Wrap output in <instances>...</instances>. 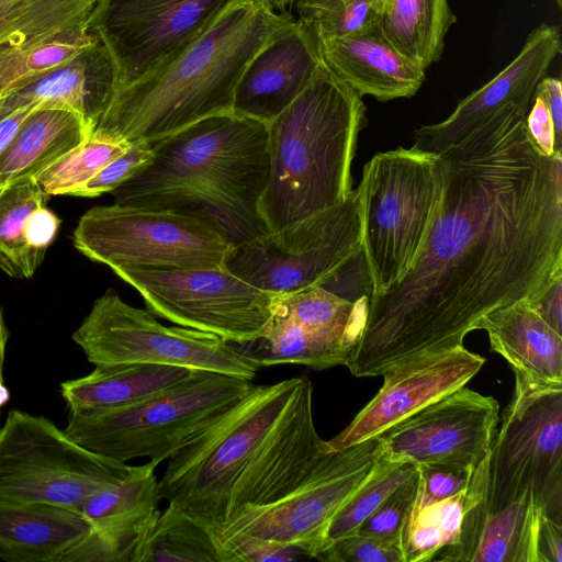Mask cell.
<instances>
[{
  "mask_svg": "<svg viewBox=\"0 0 562 562\" xmlns=\"http://www.w3.org/2000/svg\"><path fill=\"white\" fill-rule=\"evenodd\" d=\"M528 111L507 108L440 153L438 217L411 269L370 295L352 375L463 346L486 314L562 276V155L535 145Z\"/></svg>",
  "mask_w": 562,
  "mask_h": 562,
  "instance_id": "1",
  "label": "cell"
},
{
  "mask_svg": "<svg viewBox=\"0 0 562 562\" xmlns=\"http://www.w3.org/2000/svg\"><path fill=\"white\" fill-rule=\"evenodd\" d=\"M151 144L150 164L111 192L115 203L200 212L234 246L268 233L260 214L270 171L267 123L228 112Z\"/></svg>",
  "mask_w": 562,
  "mask_h": 562,
  "instance_id": "2",
  "label": "cell"
},
{
  "mask_svg": "<svg viewBox=\"0 0 562 562\" xmlns=\"http://www.w3.org/2000/svg\"><path fill=\"white\" fill-rule=\"evenodd\" d=\"M290 13L236 0L191 45L142 80L117 89L94 131L156 142L213 115L233 112L238 80Z\"/></svg>",
  "mask_w": 562,
  "mask_h": 562,
  "instance_id": "3",
  "label": "cell"
},
{
  "mask_svg": "<svg viewBox=\"0 0 562 562\" xmlns=\"http://www.w3.org/2000/svg\"><path fill=\"white\" fill-rule=\"evenodd\" d=\"M366 110L362 97L323 63L300 95L268 123L270 171L260 201L268 233L349 196Z\"/></svg>",
  "mask_w": 562,
  "mask_h": 562,
  "instance_id": "4",
  "label": "cell"
},
{
  "mask_svg": "<svg viewBox=\"0 0 562 562\" xmlns=\"http://www.w3.org/2000/svg\"><path fill=\"white\" fill-rule=\"evenodd\" d=\"M305 376L251 391L167 460L161 499L181 508L214 533L227 501L292 412Z\"/></svg>",
  "mask_w": 562,
  "mask_h": 562,
  "instance_id": "5",
  "label": "cell"
},
{
  "mask_svg": "<svg viewBox=\"0 0 562 562\" xmlns=\"http://www.w3.org/2000/svg\"><path fill=\"white\" fill-rule=\"evenodd\" d=\"M445 187L440 154L398 147L364 165L356 191L371 294L389 290L417 260L438 217Z\"/></svg>",
  "mask_w": 562,
  "mask_h": 562,
  "instance_id": "6",
  "label": "cell"
},
{
  "mask_svg": "<svg viewBox=\"0 0 562 562\" xmlns=\"http://www.w3.org/2000/svg\"><path fill=\"white\" fill-rule=\"evenodd\" d=\"M254 383L196 370L172 387L132 405L68 412L65 431L81 447L124 462L170 459L226 409L246 396Z\"/></svg>",
  "mask_w": 562,
  "mask_h": 562,
  "instance_id": "7",
  "label": "cell"
},
{
  "mask_svg": "<svg viewBox=\"0 0 562 562\" xmlns=\"http://www.w3.org/2000/svg\"><path fill=\"white\" fill-rule=\"evenodd\" d=\"M72 240L80 254L113 271L225 268L234 246L200 212L117 203L88 210Z\"/></svg>",
  "mask_w": 562,
  "mask_h": 562,
  "instance_id": "8",
  "label": "cell"
},
{
  "mask_svg": "<svg viewBox=\"0 0 562 562\" xmlns=\"http://www.w3.org/2000/svg\"><path fill=\"white\" fill-rule=\"evenodd\" d=\"M515 375L487 460L490 512L531 493L542 515L562 524V384Z\"/></svg>",
  "mask_w": 562,
  "mask_h": 562,
  "instance_id": "9",
  "label": "cell"
},
{
  "mask_svg": "<svg viewBox=\"0 0 562 562\" xmlns=\"http://www.w3.org/2000/svg\"><path fill=\"white\" fill-rule=\"evenodd\" d=\"M131 465L94 453L45 416L12 409L0 427V499L81 512L94 493L117 484Z\"/></svg>",
  "mask_w": 562,
  "mask_h": 562,
  "instance_id": "10",
  "label": "cell"
},
{
  "mask_svg": "<svg viewBox=\"0 0 562 562\" xmlns=\"http://www.w3.org/2000/svg\"><path fill=\"white\" fill-rule=\"evenodd\" d=\"M71 338L94 366L164 364L250 381L259 370L236 344L191 328L167 327L148 310L124 302L112 289L93 302Z\"/></svg>",
  "mask_w": 562,
  "mask_h": 562,
  "instance_id": "11",
  "label": "cell"
},
{
  "mask_svg": "<svg viewBox=\"0 0 562 562\" xmlns=\"http://www.w3.org/2000/svg\"><path fill=\"white\" fill-rule=\"evenodd\" d=\"M362 251L357 191L341 203L235 245L225 268L283 296L321 285Z\"/></svg>",
  "mask_w": 562,
  "mask_h": 562,
  "instance_id": "12",
  "label": "cell"
},
{
  "mask_svg": "<svg viewBox=\"0 0 562 562\" xmlns=\"http://www.w3.org/2000/svg\"><path fill=\"white\" fill-rule=\"evenodd\" d=\"M155 316L236 345L260 337L280 295L220 269H117Z\"/></svg>",
  "mask_w": 562,
  "mask_h": 562,
  "instance_id": "13",
  "label": "cell"
},
{
  "mask_svg": "<svg viewBox=\"0 0 562 562\" xmlns=\"http://www.w3.org/2000/svg\"><path fill=\"white\" fill-rule=\"evenodd\" d=\"M378 458V437L329 451L286 496L241 510L215 535L221 542L239 536L268 539L314 559L331 519L364 483Z\"/></svg>",
  "mask_w": 562,
  "mask_h": 562,
  "instance_id": "14",
  "label": "cell"
},
{
  "mask_svg": "<svg viewBox=\"0 0 562 562\" xmlns=\"http://www.w3.org/2000/svg\"><path fill=\"white\" fill-rule=\"evenodd\" d=\"M235 1L98 0L88 29L113 59L117 90L180 54Z\"/></svg>",
  "mask_w": 562,
  "mask_h": 562,
  "instance_id": "15",
  "label": "cell"
},
{
  "mask_svg": "<svg viewBox=\"0 0 562 562\" xmlns=\"http://www.w3.org/2000/svg\"><path fill=\"white\" fill-rule=\"evenodd\" d=\"M498 422L494 397L462 386L381 434L379 454L416 467L472 471L488 456Z\"/></svg>",
  "mask_w": 562,
  "mask_h": 562,
  "instance_id": "16",
  "label": "cell"
},
{
  "mask_svg": "<svg viewBox=\"0 0 562 562\" xmlns=\"http://www.w3.org/2000/svg\"><path fill=\"white\" fill-rule=\"evenodd\" d=\"M485 358L464 346L426 353L402 362L382 374L375 396L333 439L326 450H341L376 438L424 407L449 395L476 375Z\"/></svg>",
  "mask_w": 562,
  "mask_h": 562,
  "instance_id": "17",
  "label": "cell"
},
{
  "mask_svg": "<svg viewBox=\"0 0 562 562\" xmlns=\"http://www.w3.org/2000/svg\"><path fill=\"white\" fill-rule=\"evenodd\" d=\"M157 465H131L117 484L85 502L81 513L90 530L61 562H135L160 513Z\"/></svg>",
  "mask_w": 562,
  "mask_h": 562,
  "instance_id": "18",
  "label": "cell"
},
{
  "mask_svg": "<svg viewBox=\"0 0 562 562\" xmlns=\"http://www.w3.org/2000/svg\"><path fill=\"white\" fill-rule=\"evenodd\" d=\"M560 52L557 26L535 27L518 55L492 80L460 100L442 122L417 128L412 147L440 154L501 111L516 105L529 109L538 82Z\"/></svg>",
  "mask_w": 562,
  "mask_h": 562,
  "instance_id": "19",
  "label": "cell"
},
{
  "mask_svg": "<svg viewBox=\"0 0 562 562\" xmlns=\"http://www.w3.org/2000/svg\"><path fill=\"white\" fill-rule=\"evenodd\" d=\"M323 63L318 36L293 16L286 19L245 67L233 112L268 124L300 95Z\"/></svg>",
  "mask_w": 562,
  "mask_h": 562,
  "instance_id": "20",
  "label": "cell"
},
{
  "mask_svg": "<svg viewBox=\"0 0 562 562\" xmlns=\"http://www.w3.org/2000/svg\"><path fill=\"white\" fill-rule=\"evenodd\" d=\"M490 454V453H488ZM488 456L470 475L467 508L454 542L432 561L537 562V535L542 512L531 493L501 510L485 504Z\"/></svg>",
  "mask_w": 562,
  "mask_h": 562,
  "instance_id": "21",
  "label": "cell"
},
{
  "mask_svg": "<svg viewBox=\"0 0 562 562\" xmlns=\"http://www.w3.org/2000/svg\"><path fill=\"white\" fill-rule=\"evenodd\" d=\"M117 88L116 68L99 41L66 64L0 100V119L23 106L75 111L94 131Z\"/></svg>",
  "mask_w": 562,
  "mask_h": 562,
  "instance_id": "22",
  "label": "cell"
},
{
  "mask_svg": "<svg viewBox=\"0 0 562 562\" xmlns=\"http://www.w3.org/2000/svg\"><path fill=\"white\" fill-rule=\"evenodd\" d=\"M324 64L359 95L380 101L409 98L425 80V70L401 54L379 26L321 41Z\"/></svg>",
  "mask_w": 562,
  "mask_h": 562,
  "instance_id": "23",
  "label": "cell"
},
{
  "mask_svg": "<svg viewBox=\"0 0 562 562\" xmlns=\"http://www.w3.org/2000/svg\"><path fill=\"white\" fill-rule=\"evenodd\" d=\"M82 513L47 503L0 499V559L61 562L89 532Z\"/></svg>",
  "mask_w": 562,
  "mask_h": 562,
  "instance_id": "24",
  "label": "cell"
},
{
  "mask_svg": "<svg viewBox=\"0 0 562 562\" xmlns=\"http://www.w3.org/2000/svg\"><path fill=\"white\" fill-rule=\"evenodd\" d=\"M476 329L487 333L491 349L513 371L531 379L562 384V335L550 327L528 299L486 314Z\"/></svg>",
  "mask_w": 562,
  "mask_h": 562,
  "instance_id": "25",
  "label": "cell"
},
{
  "mask_svg": "<svg viewBox=\"0 0 562 562\" xmlns=\"http://www.w3.org/2000/svg\"><path fill=\"white\" fill-rule=\"evenodd\" d=\"M92 132L91 126L75 111L36 108L0 155V187L34 180Z\"/></svg>",
  "mask_w": 562,
  "mask_h": 562,
  "instance_id": "26",
  "label": "cell"
},
{
  "mask_svg": "<svg viewBox=\"0 0 562 562\" xmlns=\"http://www.w3.org/2000/svg\"><path fill=\"white\" fill-rule=\"evenodd\" d=\"M196 370L151 363L95 366L87 375L61 383L68 412L132 405L190 379Z\"/></svg>",
  "mask_w": 562,
  "mask_h": 562,
  "instance_id": "27",
  "label": "cell"
},
{
  "mask_svg": "<svg viewBox=\"0 0 562 562\" xmlns=\"http://www.w3.org/2000/svg\"><path fill=\"white\" fill-rule=\"evenodd\" d=\"M237 346L259 368L292 363L315 370L347 366L356 348L342 337L301 325L277 305L260 337Z\"/></svg>",
  "mask_w": 562,
  "mask_h": 562,
  "instance_id": "28",
  "label": "cell"
},
{
  "mask_svg": "<svg viewBox=\"0 0 562 562\" xmlns=\"http://www.w3.org/2000/svg\"><path fill=\"white\" fill-rule=\"evenodd\" d=\"M457 22L448 0H383L378 26L406 58L426 70L442 55Z\"/></svg>",
  "mask_w": 562,
  "mask_h": 562,
  "instance_id": "29",
  "label": "cell"
},
{
  "mask_svg": "<svg viewBox=\"0 0 562 562\" xmlns=\"http://www.w3.org/2000/svg\"><path fill=\"white\" fill-rule=\"evenodd\" d=\"M98 0H0V63L63 32L88 25Z\"/></svg>",
  "mask_w": 562,
  "mask_h": 562,
  "instance_id": "30",
  "label": "cell"
},
{
  "mask_svg": "<svg viewBox=\"0 0 562 562\" xmlns=\"http://www.w3.org/2000/svg\"><path fill=\"white\" fill-rule=\"evenodd\" d=\"M135 562H234L212 529L168 504L158 515Z\"/></svg>",
  "mask_w": 562,
  "mask_h": 562,
  "instance_id": "31",
  "label": "cell"
},
{
  "mask_svg": "<svg viewBox=\"0 0 562 562\" xmlns=\"http://www.w3.org/2000/svg\"><path fill=\"white\" fill-rule=\"evenodd\" d=\"M46 196L34 180L0 187V270L11 278H32L44 259L29 245L26 224Z\"/></svg>",
  "mask_w": 562,
  "mask_h": 562,
  "instance_id": "32",
  "label": "cell"
},
{
  "mask_svg": "<svg viewBox=\"0 0 562 562\" xmlns=\"http://www.w3.org/2000/svg\"><path fill=\"white\" fill-rule=\"evenodd\" d=\"M369 297L342 299L321 285L280 296L277 306L301 325L342 337L357 346L364 326Z\"/></svg>",
  "mask_w": 562,
  "mask_h": 562,
  "instance_id": "33",
  "label": "cell"
},
{
  "mask_svg": "<svg viewBox=\"0 0 562 562\" xmlns=\"http://www.w3.org/2000/svg\"><path fill=\"white\" fill-rule=\"evenodd\" d=\"M131 142L93 131L81 144L34 178L48 195L69 194L78 191L111 160L126 151Z\"/></svg>",
  "mask_w": 562,
  "mask_h": 562,
  "instance_id": "34",
  "label": "cell"
},
{
  "mask_svg": "<svg viewBox=\"0 0 562 562\" xmlns=\"http://www.w3.org/2000/svg\"><path fill=\"white\" fill-rule=\"evenodd\" d=\"M467 508V487L440 502L413 506L402 533L404 562L432 561L456 541Z\"/></svg>",
  "mask_w": 562,
  "mask_h": 562,
  "instance_id": "35",
  "label": "cell"
},
{
  "mask_svg": "<svg viewBox=\"0 0 562 562\" xmlns=\"http://www.w3.org/2000/svg\"><path fill=\"white\" fill-rule=\"evenodd\" d=\"M98 41L88 25L63 32L0 63V100L66 64Z\"/></svg>",
  "mask_w": 562,
  "mask_h": 562,
  "instance_id": "36",
  "label": "cell"
},
{
  "mask_svg": "<svg viewBox=\"0 0 562 562\" xmlns=\"http://www.w3.org/2000/svg\"><path fill=\"white\" fill-rule=\"evenodd\" d=\"M417 470L414 464L387 461L379 454L368 479L331 519L316 555L335 541L356 533L387 496Z\"/></svg>",
  "mask_w": 562,
  "mask_h": 562,
  "instance_id": "37",
  "label": "cell"
},
{
  "mask_svg": "<svg viewBox=\"0 0 562 562\" xmlns=\"http://www.w3.org/2000/svg\"><path fill=\"white\" fill-rule=\"evenodd\" d=\"M383 0H295L299 21L318 38L344 37L379 23Z\"/></svg>",
  "mask_w": 562,
  "mask_h": 562,
  "instance_id": "38",
  "label": "cell"
},
{
  "mask_svg": "<svg viewBox=\"0 0 562 562\" xmlns=\"http://www.w3.org/2000/svg\"><path fill=\"white\" fill-rule=\"evenodd\" d=\"M418 490L419 471L417 470L412 477L387 496L356 533L401 540Z\"/></svg>",
  "mask_w": 562,
  "mask_h": 562,
  "instance_id": "39",
  "label": "cell"
},
{
  "mask_svg": "<svg viewBox=\"0 0 562 562\" xmlns=\"http://www.w3.org/2000/svg\"><path fill=\"white\" fill-rule=\"evenodd\" d=\"M315 559L326 562H404L400 539L353 533L341 538Z\"/></svg>",
  "mask_w": 562,
  "mask_h": 562,
  "instance_id": "40",
  "label": "cell"
},
{
  "mask_svg": "<svg viewBox=\"0 0 562 562\" xmlns=\"http://www.w3.org/2000/svg\"><path fill=\"white\" fill-rule=\"evenodd\" d=\"M131 147L105 165L76 194L95 198L112 192L119 186L150 164L154 157L153 144L147 140L131 142Z\"/></svg>",
  "mask_w": 562,
  "mask_h": 562,
  "instance_id": "41",
  "label": "cell"
},
{
  "mask_svg": "<svg viewBox=\"0 0 562 562\" xmlns=\"http://www.w3.org/2000/svg\"><path fill=\"white\" fill-rule=\"evenodd\" d=\"M419 471V490L415 507L427 506L449 498L463 491L471 472L442 465H422Z\"/></svg>",
  "mask_w": 562,
  "mask_h": 562,
  "instance_id": "42",
  "label": "cell"
},
{
  "mask_svg": "<svg viewBox=\"0 0 562 562\" xmlns=\"http://www.w3.org/2000/svg\"><path fill=\"white\" fill-rule=\"evenodd\" d=\"M222 544L234 562H291L304 555L293 547L251 536L234 537Z\"/></svg>",
  "mask_w": 562,
  "mask_h": 562,
  "instance_id": "43",
  "label": "cell"
},
{
  "mask_svg": "<svg viewBox=\"0 0 562 562\" xmlns=\"http://www.w3.org/2000/svg\"><path fill=\"white\" fill-rule=\"evenodd\" d=\"M526 128L535 145L547 156L562 155V145L558 142L554 124L543 100L532 97L526 116Z\"/></svg>",
  "mask_w": 562,
  "mask_h": 562,
  "instance_id": "44",
  "label": "cell"
},
{
  "mask_svg": "<svg viewBox=\"0 0 562 562\" xmlns=\"http://www.w3.org/2000/svg\"><path fill=\"white\" fill-rule=\"evenodd\" d=\"M60 220L54 212L42 205L35 209L26 224V239L29 245L40 254L45 255L46 249L56 237Z\"/></svg>",
  "mask_w": 562,
  "mask_h": 562,
  "instance_id": "45",
  "label": "cell"
},
{
  "mask_svg": "<svg viewBox=\"0 0 562 562\" xmlns=\"http://www.w3.org/2000/svg\"><path fill=\"white\" fill-rule=\"evenodd\" d=\"M529 303L550 327L562 335V276L552 280Z\"/></svg>",
  "mask_w": 562,
  "mask_h": 562,
  "instance_id": "46",
  "label": "cell"
},
{
  "mask_svg": "<svg viewBox=\"0 0 562 562\" xmlns=\"http://www.w3.org/2000/svg\"><path fill=\"white\" fill-rule=\"evenodd\" d=\"M537 562H562V524L543 515L537 535Z\"/></svg>",
  "mask_w": 562,
  "mask_h": 562,
  "instance_id": "47",
  "label": "cell"
},
{
  "mask_svg": "<svg viewBox=\"0 0 562 562\" xmlns=\"http://www.w3.org/2000/svg\"><path fill=\"white\" fill-rule=\"evenodd\" d=\"M533 95L546 103L552 117L558 142L562 145V83L558 78L543 77L537 85Z\"/></svg>",
  "mask_w": 562,
  "mask_h": 562,
  "instance_id": "48",
  "label": "cell"
},
{
  "mask_svg": "<svg viewBox=\"0 0 562 562\" xmlns=\"http://www.w3.org/2000/svg\"><path fill=\"white\" fill-rule=\"evenodd\" d=\"M38 106H23L0 119V155L12 140L21 124Z\"/></svg>",
  "mask_w": 562,
  "mask_h": 562,
  "instance_id": "49",
  "label": "cell"
},
{
  "mask_svg": "<svg viewBox=\"0 0 562 562\" xmlns=\"http://www.w3.org/2000/svg\"><path fill=\"white\" fill-rule=\"evenodd\" d=\"M9 336V329L4 322L2 308L0 307V413L2 407L7 405L10 400V392L5 386L3 379L4 359Z\"/></svg>",
  "mask_w": 562,
  "mask_h": 562,
  "instance_id": "50",
  "label": "cell"
},
{
  "mask_svg": "<svg viewBox=\"0 0 562 562\" xmlns=\"http://www.w3.org/2000/svg\"><path fill=\"white\" fill-rule=\"evenodd\" d=\"M262 5L277 14L289 13L288 9L293 7L295 0H260Z\"/></svg>",
  "mask_w": 562,
  "mask_h": 562,
  "instance_id": "51",
  "label": "cell"
}]
</instances>
